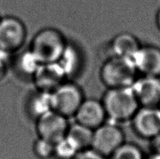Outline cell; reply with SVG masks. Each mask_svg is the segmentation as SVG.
Here are the masks:
<instances>
[{
	"mask_svg": "<svg viewBox=\"0 0 160 159\" xmlns=\"http://www.w3.org/2000/svg\"><path fill=\"white\" fill-rule=\"evenodd\" d=\"M101 101L107 119L117 124L131 121L140 108L131 87L108 88Z\"/></svg>",
	"mask_w": 160,
	"mask_h": 159,
	"instance_id": "1",
	"label": "cell"
},
{
	"mask_svg": "<svg viewBox=\"0 0 160 159\" xmlns=\"http://www.w3.org/2000/svg\"><path fill=\"white\" fill-rule=\"evenodd\" d=\"M68 41L59 30L45 27L38 31L30 43L29 49L40 63L58 62Z\"/></svg>",
	"mask_w": 160,
	"mask_h": 159,
	"instance_id": "2",
	"label": "cell"
},
{
	"mask_svg": "<svg viewBox=\"0 0 160 159\" xmlns=\"http://www.w3.org/2000/svg\"><path fill=\"white\" fill-rule=\"evenodd\" d=\"M138 73L132 59L111 55L102 65L99 77L107 89L120 88L131 87Z\"/></svg>",
	"mask_w": 160,
	"mask_h": 159,
	"instance_id": "3",
	"label": "cell"
},
{
	"mask_svg": "<svg viewBox=\"0 0 160 159\" xmlns=\"http://www.w3.org/2000/svg\"><path fill=\"white\" fill-rule=\"evenodd\" d=\"M84 98L82 88L67 80L51 93L52 108L69 118L74 116Z\"/></svg>",
	"mask_w": 160,
	"mask_h": 159,
	"instance_id": "4",
	"label": "cell"
},
{
	"mask_svg": "<svg viewBox=\"0 0 160 159\" xmlns=\"http://www.w3.org/2000/svg\"><path fill=\"white\" fill-rule=\"evenodd\" d=\"M27 27L18 17H0V48L12 54L21 49L27 40Z\"/></svg>",
	"mask_w": 160,
	"mask_h": 159,
	"instance_id": "5",
	"label": "cell"
},
{
	"mask_svg": "<svg viewBox=\"0 0 160 159\" xmlns=\"http://www.w3.org/2000/svg\"><path fill=\"white\" fill-rule=\"evenodd\" d=\"M124 142L126 140L123 129L117 123L110 122L105 123L94 129L91 147L98 154L109 158Z\"/></svg>",
	"mask_w": 160,
	"mask_h": 159,
	"instance_id": "6",
	"label": "cell"
},
{
	"mask_svg": "<svg viewBox=\"0 0 160 159\" xmlns=\"http://www.w3.org/2000/svg\"><path fill=\"white\" fill-rule=\"evenodd\" d=\"M70 126L68 118L51 110L36 119L35 129L38 137L55 144L67 135Z\"/></svg>",
	"mask_w": 160,
	"mask_h": 159,
	"instance_id": "7",
	"label": "cell"
},
{
	"mask_svg": "<svg viewBox=\"0 0 160 159\" xmlns=\"http://www.w3.org/2000/svg\"><path fill=\"white\" fill-rule=\"evenodd\" d=\"M131 121L136 135L152 140L160 133V108L140 107Z\"/></svg>",
	"mask_w": 160,
	"mask_h": 159,
	"instance_id": "8",
	"label": "cell"
},
{
	"mask_svg": "<svg viewBox=\"0 0 160 159\" xmlns=\"http://www.w3.org/2000/svg\"><path fill=\"white\" fill-rule=\"evenodd\" d=\"M67 80V75L58 62L41 63L32 76L36 90L49 94Z\"/></svg>",
	"mask_w": 160,
	"mask_h": 159,
	"instance_id": "9",
	"label": "cell"
},
{
	"mask_svg": "<svg viewBox=\"0 0 160 159\" xmlns=\"http://www.w3.org/2000/svg\"><path fill=\"white\" fill-rule=\"evenodd\" d=\"M131 88L140 107L160 108V76L142 75Z\"/></svg>",
	"mask_w": 160,
	"mask_h": 159,
	"instance_id": "10",
	"label": "cell"
},
{
	"mask_svg": "<svg viewBox=\"0 0 160 159\" xmlns=\"http://www.w3.org/2000/svg\"><path fill=\"white\" fill-rule=\"evenodd\" d=\"M73 117L76 123L93 130L107 120L102 102L95 98H84Z\"/></svg>",
	"mask_w": 160,
	"mask_h": 159,
	"instance_id": "11",
	"label": "cell"
},
{
	"mask_svg": "<svg viewBox=\"0 0 160 159\" xmlns=\"http://www.w3.org/2000/svg\"><path fill=\"white\" fill-rule=\"evenodd\" d=\"M132 61L138 73L145 76H160V47L142 45L133 56Z\"/></svg>",
	"mask_w": 160,
	"mask_h": 159,
	"instance_id": "12",
	"label": "cell"
},
{
	"mask_svg": "<svg viewBox=\"0 0 160 159\" xmlns=\"http://www.w3.org/2000/svg\"><path fill=\"white\" fill-rule=\"evenodd\" d=\"M84 55L82 51L75 44L67 42L58 63L60 65L67 79L78 76L84 67Z\"/></svg>",
	"mask_w": 160,
	"mask_h": 159,
	"instance_id": "13",
	"label": "cell"
},
{
	"mask_svg": "<svg viewBox=\"0 0 160 159\" xmlns=\"http://www.w3.org/2000/svg\"><path fill=\"white\" fill-rule=\"evenodd\" d=\"M139 39L129 32L117 34L111 40L109 48L112 56L132 59L142 46Z\"/></svg>",
	"mask_w": 160,
	"mask_h": 159,
	"instance_id": "14",
	"label": "cell"
},
{
	"mask_svg": "<svg viewBox=\"0 0 160 159\" xmlns=\"http://www.w3.org/2000/svg\"><path fill=\"white\" fill-rule=\"evenodd\" d=\"M93 132V129L75 123L70 124L66 137L81 151L92 147Z\"/></svg>",
	"mask_w": 160,
	"mask_h": 159,
	"instance_id": "15",
	"label": "cell"
},
{
	"mask_svg": "<svg viewBox=\"0 0 160 159\" xmlns=\"http://www.w3.org/2000/svg\"><path fill=\"white\" fill-rule=\"evenodd\" d=\"M51 110H52L51 94L36 90L29 98L28 102V113L35 120Z\"/></svg>",
	"mask_w": 160,
	"mask_h": 159,
	"instance_id": "16",
	"label": "cell"
},
{
	"mask_svg": "<svg viewBox=\"0 0 160 159\" xmlns=\"http://www.w3.org/2000/svg\"><path fill=\"white\" fill-rule=\"evenodd\" d=\"M41 65L34 53L28 48L18 55L15 60V67L20 74L32 79L34 73Z\"/></svg>",
	"mask_w": 160,
	"mask_h": 159,
	"instance_id": "17",
	"label": "cell"
},
{
	"mask_svg": "<svg viewBox=\"0 0 160 159\" xmlns=\"http://www.w3.org/2000/svg\"><path fill=\"white\" fill-rule=\"evenodd\" d=\"M145 156L138 145L124 142L108 159H145Z\"/></svg>",
	"mask_w": 160,
	"mask_h": 159,
	"instance_id": "18",
	"label": "cell"
},
{
	"mask_svg": "<svg viewBox=\"0 0 160 159\" xmlns=\"http://www.w3.org/2000/svg\"><path fill=\"white\" fill-rule=\"evenodd\" d=\"M78 152L79 150L67 137L55 143L54 157L58 159H73Z\"/></svg>",
	"mask_w": 160,
	"mask_h": 159,
	"instance_id": "19",
	"label": "cell"
},
{
	"mask_svg": "<svg viewBox=\"0 0 160 159\" xmlns=\"http://www.w3.org/2000/svg\"><path fill=\"white\" fill-rule=\"evenodd\" d=\"M33 153L38 159H50L54 157L55 144L38 137L33 143Z\"/></svg>",
	"mask_w": 160,
	"mask_h": 159,
	"instance_id": "20",
	"label": "cell"
},
{
	"mask_svg": "<svg viewBox=\"0 0 160 159\" xmlns=\"http://www.w3.org/2000/svg\"><path fill=\"white\" fill-rule=\"evenodd\" d=\"M10 53L0 48V80L4 78L9 65Z\"/></svg>",
	"mask_w": 160,
	"mask_h": 159,
	"instance_id": "21",
	"label": "cell"
},
{
	"mask_svg": "<svg viewBox=\"0 0 160 159\" xmlns=\"http://www.w3.org/2000/svg\"><path fill=\"white\" fill-rule=\"evenodd\" d=\"M73 159H108L102 154H98L97 151L92 147L79 151Z\"/></svg>",
	"mask_w": 160,
	"mask_h": 159,
	"instance_id": "22",
	"label": "cell"
},
{
	"mask_svg": "<svg viewBox=\"0 0 160 159\" xmlns=\"http://www.w3.org/2000/svg\"><path fill=\"white\" fill-rule=\"evenodd\" d=\"M145 159H160V152L154 151L149 155L145 156Z\"/></svg>",
	"mask_w": 160,
	"mask_h": 159,
	"instance_id": "23",
	"label": "cell"
},
{
	"mask_svg": "<svg viewBox=\"0 0 160 159\" xmlns=\"http://www.w3.org/2000/svg\"><path fill=\"white\" fill-rule=\"evenodd\" d=\"M152 141H155L156 143V147L155 149V151H159V152H160V133L156 138L153 139Z\"/></svg>",
	"mask_w": 160,
	"mask_h": 159,
	"instance_id": "24",
	"label": "cell"
},
{
	"mask_svg": "<svg viewBox=\"0 0 160 159\" xmlns=\"http://www.w3.org/2000/svg\"><path fill=\"white\" fill-rule=\"evenodd\" d=\"M156 24L157 26L158 30L160 31V8L158 9L156 15Z\"/></svg>",
	"mask_w": 160,
	"mask_h": 159,
	"instance_id": "25",
	"label": "cell"
}]
</instances>
